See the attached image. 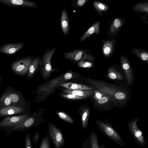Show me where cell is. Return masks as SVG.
<instances>
[{"label":"cell","mask_w":148,"mask_h":148,"mask_svg":"<svg viewBox=\"0 0 148 148\" xmlns=\"http://www.w3.org/2000/svg\"><path fill=\"white\" fill-rule=\"evenodd\" d=\"M87 80L95 89L104 92L112 97L116 103L118 108H123L127 105L132 90L122 82H118L112 83L89 77Z\"/></svg>","instance_id":"1"},{"label":"cell","mask_w":148,"mask_h":148,"mask_svg":"<svg viewBox=\"0 0 148 148\" xmlns=\"http://www.w3.org/2000/svg\"><path fill=\"white\" fill-rule=\"evenodd\" d=\"M79 75L78 73L69 71L40 85L34 93L37 94L36 102L39 103L44 101L51 94L54 93L60 83L73 79Z\"/></svg>","instance_id":"2"},{"label":"cell","mask_w":148,"mask_h":148,"mask_svg":"<svg viewBox=\"0 0 148 148\" xmlns=\"http://www.w3.org/2000/svg\"><path fill=\"white\" fill-rule=\"evenodd\" d=\"M45 109L42 108L34 112L29 118L19 124L5 128V132L9 133L15 131L22 132L32 127L37 128L40 124L46 121V119L43 117Z\"/></svg>","instance_id":"3"},{"label":"cell","mask_w":148,"mask_h":148,"mask_svg":"<svg viewBox=\"0 0 148 148\" xmlns=\"http://www.w3.org/2000/svg\"><path fill=\"white\" fill-rule=\"evenodd\" d=\"M57 50L53 48L46 50L42 59V75L44 80H48L53 72L57 71V69H53L51 65V59L53 54Z\"/></svg>","instance_id":"4"},{"label":"cell","mask_w":148,"mask_h":148,"mask_svg":"<svg viewBox=\"0 0 148 148\" xmlns=\"http://www.w3.org/2000/svg\"><path fill=\"white\" fill-rule=\"evenodd\" d=\"M64 56L67 60L77 62L81 60L94 61L95 60L92 53L86 49L69 51L64 53Z\"/></svg>","instance_id":"5"},{"label":"cell","mask_w":148,"mask_h":148,"mask_svg":"<svg viewBox=\"0 0 148 148\" xmlns=\"http://www.w3.org/2000/svg\"><path fill=\"white\" fill-rule=\"evenodd\" d=\"M93 102L92 107L100 111L112 110L117 107L116 103L112 97L106 92L101 98Z\"/></svg>","instance_id":"6"},{"label":"cell","mask_w":148,"mask_h":148,"mask_svg":"<svg viewBox=\"0 0 148 148\" xmlns=\"http://www.w3.org/2000/svg\"><path fill=\"white\" fill-rule=\"evenodd\" d=\"M48 129L51 139L56 148H62L64 145L65 140L60 130L52 123H48Z\"/></svg>","instance_id":"7"},{"label":"cell","mask_w":148,"mask_h":148,"mask_svg":"<svg viewBox=\"0 0 148 148\" xmlns=\"http://www.w3.org/2000/svg\"><path fill=\"white\" fill-rule=\"evenodd\" d=\"M120 61L128 86H132L134 82L135 76L130 63L128 58L123 55L121 56Z\"/></svg>","instance_id":"8"},{"label":"cell","mask_w":148,"mask_h":148,"mask_svg":"<svg viewBox=\"0 0 148 148\" xmlns=\"http://www.w3.org/2000/svg\"><path fill=\"white\" fill-rule=\"evenodd\" d=\"M31 116L25 114L21 115L5 117L0 121V129H5L19 124L29 118Z\"/></svg>","instance_id":"9"},{"label":"cell","mask_w":148,"mask_h":148,"mask_svg":"<svg viewBox=\"0 0 148 148\" xmlns=\"http://www.w3.org/2000/svg\"><path fill=\"white\" fill-rule=\"evenodd\" d=\"M33 60L28 58L20 60L14 62L12 66V69L16 73L23 75L28 71L29 66Z\"/></svg>","instance_id":"10"},{"label":"cell","mask_w":148,"mask_h":148,"mask_svg":"<svg viewBox=\"0 0 148 148\" xmlns=\"http://www.w3.org/2000/svg\"><path fill=\"white\" fill-rule=\"evenodd\" d=\"M125 22V20L121 18H117L114 19L108 32L109 37V40L118 34Z\"/></svg>","instance_id":"11"},{"label":"cell","mask_w":148,"mask_h":148,"mask_svg":"<svg viewBox=\"0 0 148 148\" xmlns=\"http://www.w3.org/2000/svg\"><path fill=\"white\" fill-rule=\"evenodd\" d=\"M0 2L7 5L23 6L38 9L37 5L34 2L23 0H0Z\"/></svg>","instance_id":"12"},{"label":"cell","mask_w":148,"mask_h":148,"mask_svg":"<svg viewBox=\"0 0 148 148\" xmlns=\"http://www.w3.org/2000/svg\"><path fill=\"white\" fill-rule=\"evenodd\" d=\"M103 43V52L104 56L109 58L112 56L115 51L116 40L115 38L111 40H108L102 41Z\"/></svg>","instance_id":"13"},{"label":"cell","mask_w":148,"mask_h":148,"mask_svg":"<svg viewBox=\"0 0 148 148\" xmlns=\"http://www.w3.org/2000/svg\"><path fill=\"white\" fill-rule=\"evenodd\" d=\"M107 74L105 76L108 79L118 81H123L124 77L122 73L113 65L108 67Z\"/></svg>","instance_id":"14"},{"label":"cell","mask_w":148,"mask_h":148,"mask_svg":"<svg viewBox=\"0 0 148 148\" xmlns=\"http://www.w3.org/2000/svg\"><path fill=\"white\" fill-rule=\"evenodd\" d=\"M59 86L73 90H92L95 89L90 85V86H87L71 82H63L60 83Z\"/></svg>","instance_id":"15"},{"label":"cell","mask_w":148,"mask_h":148,"mask_svg":"<svg viewBox=\"0 0 148 148\" xmlns=\"http://www.w3.org/2000/svg\"><path fill=\"white\" fill-rule=\"evenodd\" d=\"M63 92L64 93L71 94L83 97L85 99L90 98L94 95L92 90H73L64 88L63 89Z\"/></svg>","instance_id":"16"},{"label":"cell","mask_w":148,"mask_h":148,"mask_svg":"<svg viewBox=\"0 0 148 148\" xmlns=\"http://www.w3.org/2000/svg\"><path fill=\"white\" fill-rule=\"evenodd\" d=\"M100 24V21H99L92 25L81 37L79 42H81L85 40L86 38L94 34H99L101 32Z\"/></svg>","instance_id":"17"},{"label":"cell","mask_w":148,"mask_h":148,"mask_svg":"<svg viewBox=\"0 0 148 148\" xmlns=\"http://www.w3.org/2000/svg\"><path fill=\"white\" fill-rule=\"evenodd\" d=\"M23 109L17 106H9L0 109V117L22 112Z\"/></svg>","instance_id":"18"},{"label":"cell","mask_w":148,"mask_h":148,"mask_svg":"<svg viewBox=\"0 0 148 148\" xmlns=\"http://www.w3.org/2000/svg\"><path fill=\"white\" fill-rule=\"evenodd\" d=\"M60 24L64 34L65 36L67 35L69 32L70 26L67 13L65 9L62 10L61 13Z\"/></svg>","instance_id":"19"},{"label":"cell","mask_w":148,"mask_h":148,"mask_svg":"<svg viewBox=\"0 0 148 148\" xmlns=\"http://www.w3.org/2000/svg\"><path fill=\"white\" fill-rule=\"evenodd\" d=\"M79 108V113L81 116L82 126L83 128H85L86 127L88 123L90 107L87 105H84L80 106Z\"/></svg>","instance_id":"20"},{"label":"cell","mask_w":148,"mask_h":148,"mask_svg":"<svg viewBox=\"0 0 148 148\" xmlns=\"http://www.w3.org/2000/svg\"><path fill=\"white\" fill-rule=\"evenodd\" d=\"M23 43L6 45L0 49V52L8 54H13L21 49L23 47Z\"/></svg>","instance_id":"21"},{"label":"cell","mask_w":148,"mask_h":148,"mask_svg":"<svg viewBox=\"0 0 148 148\" xmlns=\"http://www.w3.org/2000/svg\"><path fill=\"white\" fill-rule=\"evenodd\" d=\"M42 66V59L39 57H36L33 60L28 70V77H31L34 75L39 67Z\"/></svg>","instance_id":"22"},{"label":"cell","mask_w":148,"mask_h":148,"mask_svg":"<svg viewBox=\"0 0 148 148\" xmlns=\"http://www.w3.org/2000/svg\"><path fill=\"white\" fill-rule=\"evenodd\" d=\"M132 10L134 12L148 14V1L138 2L134 5L132 8Z\"/></svg>","instance_id":"23"},{"label":"cell","mask_w":148,"mask_h":148,"mask_svg":"<svg viewBox=\"0 0 148 148\" xmlns=\"http://www.w3.org/2000/svg\"><path fill=\"white\" fill-rule=\"evenodd\" d=\"M97 122L99 125L103 129L105 132L108 136L111 137L112 138H116L117 139H120L118 135L111 127L100 121L97 120Z\"/></svg>","instance_id":"24"},{"label":"cell","mask_w":148,"mask_h":148,"mask_svg":"<svg viewBox=\"0 0 148 148\" xmlns=\"http://www.w3.org/2000/svg\"><path fill=\"white\" fill-rule=\"evenodd\" d=\"M131 52L141 60L148 62V51L137 48L132 49Z\"/></svg>","instance_id":"25"},{"label":"cell","mask_w":148,"mask_h":148,"mask_svg":"<svg viewBox=\"0 0 148 148\" xmlns=\"http://www.w3.org/2000/svg\"><path fill=\"white\" fill-rule=\"evenodd\" d=\"M93 5L95 9L101 16H103V12H107L109 9V7L106 4L99 1H94Z\"/></svg>","instance_id":"26"},{"label":"cell","mask_w":148,"mask_h":148,"mask_svg":"<svg viewBox=\"0 0 148 148\" xmlns=\"http://www.w3.org/2000/svg\"><path fill=\"white\" fill-rule=\"evenodd\" d=\"M56 113V115L63 121L71 124L75 123L73 119L66 113L62 111H57Z\"/></svg>","instance_id":"27"},{"label":"cell","mask_w":148,"mask_h":148,"mask_svg":"<svg viewBox=\"0 0 148 148\" xmlns=\"http://www.w3.org/2000/svg\"><path fill=\"white\" fill-rule=\"evenodd\" d=\"M51 138L49 130L46 135L42 139L40 144L39 148H51Z\"/></svg>","instance_id":"28"},{"label":"cell","mask_w":148,"mask_h":148,"mask_svg":"<svg viewBox=\"0 0 148 148\" xmlns=\"http://www.w3.org/2000/svg\"><path fill=\"white\" fill-rule=\"evenodd\" d=\"M93 61L89 60H81L77 62V65L79 67L82 68H91L94 65Z\"/></svg>","instance_id":"29"},{"label":"cell","mask_w":148,"mask_h":148,"mask_svg":"<svg viewBox=\"0 0 148 148\" xmlns=\"http://www.w3.org/2000/svg\"><path fill=\"white\" fill-rule=\"evenodd\" d=\"M11 104V101L9 98L8 94H4L0 99V105L5 107L9 106Z\"/></svg>","instance_id":"30"},{"label":"cell","mask_w":148,"mask_h":148,"mask_svg":"<svg viewBox=\"0 0 148 148\" xmlns=\"http://www.w3.org/2000/svg\"><path fill=\"white\" fill-rule=\"evenodd\" d=\"M60 96L63 98L69 99L80 100L85 99L83 97L69 94L62 93L61 94Z\"/></svg>","instance_id":"31"},{"label":"cell","mask_w":148,"mask_h":148,"mask_svg":"<svg viewBox=\"0 0 148 148\" xmlns=\"http://www.w3.org/2000/svg\"><path fill=\"white\" fill-rule=\"evenodd\" d=\"M88 1L89 0H73L72 3L75 7L80 8L84 6Z\"/></svg>","instance_id":"32"},{"label":"cell","mask_w":148,"mask_h":148,"mask_svg":"<svg viewBox=\"0 0 148 148\" xmlns=\"http://www.w3.org/2000/svg\"><path fill=\"white\" fill-rule=\"evenodd\" d=\"M24 142L25 148H32V142L29 133L26 134Z\"/></svg>","instance_id":"33"},{"label":"cell","mask_w":148,"mask_h":148,"mask_svg":"<svg viewBox=\"0 0 148 148\" xmlns=\"http://www.w3.org/2000/svg\"><path fill=\"white\" fill-rule=\"evenodd\" d=\"M8 96L11 102L14 103L18 102L19 100L18 95L14 93H9L8 94Z\"/></svg>","instance_id":"34"},{"label":"cell","mask_w":148,"mask_h":148,"mask_svg":"<svg viewBox=\"0 0 148 148\" xmlns=\"http://www.w3.org/2000/svg\"><path fill=\"white\" fill-rule=\"evenodd\" d=\"M40 139V136L39 132L38 131H37L35 134L32 138V141L36 147V144L39 140Z\"/></svg>","instance_id":"35"},{"label":"cell","mask_w":148,"mask_h":148,"mask_svg":"<svg viewBox=\"0 0 148 148\" xmlns=\"http://www.w3.org/2000/svg\"><path fill=\"white\" fill-rule=\"evenodd\" d=\"M142 134V132L138 130H137L134 133V135L137 138H139V137H140L141 136Z\"/></svg>","instance_id":"36"},{"label":"cell","mask_w":148,"mask_h":148,"mask_svg":"<svg viewBox=\"0 0 148 148\" xmlns=\"http://www.w3.org/2000/svg\"><path fill=\"white\" fill-rule=\"evenodd\" d=\"M92 148H97L95 147H94L93 146V147H92Z\"/></svg>","instance_id":"37"},{"label":"cell","mask_w":148,"mask_h":148,"mask_svg":"<svg viewBox=\"0 0 148 148\" xmlns=\"http://www.w3.org/2000/svg\"></svg>","instance_id":"38"}]
</instances>
